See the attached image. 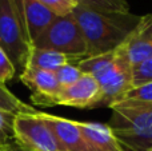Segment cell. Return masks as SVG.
<instances>
[{
	"label": "cell",
	"mask_w": 152,
	"mask_h": 151,
	"mask_svg": "<svg viewBox=\"0 0 152 151\" xmlns=\"http://www.w3.org/2000/svg\"><path fill=\"white\" fill-rule=\"evenodd\" d=\"M0 151H12V149H11V143L5 144V146H1L0 147Z\"/></svg>",
	"instance_id": "7402d4cb"
},
{
	"label": "cell",
	"mask_w": 152,
	"mask_h": 151,
	"mask_svg": "<svg viewBox=\"0 0 152 151\" xmlns=\"http://www.w3.org/2000/svg\"><path fill=\"white\" fill-rule=\"evenodd\" d=\"M68 63H74L69 56L66 54L58 52L52 50H42V48H31L27 66L34 68L44 70V71L56 72L60 67L66 66Z\"/></svg>",
	"instance_id": "4fadbf2b"
},
{
	"label": "cell",
	"mask_w": 152,
	"mask_h": 151,
	"mask_svg": "<svg viewBox=\"0 0 152 151\" xmlns=\"http://www.w3.org/2000/svg\"><path fill=\"white\" fill-rule=\"evenodd\" d=\"M102 90L100 106H110L132 88V67L119 48L112 66L95 79Z\"/></svg>",
	"instance_id": "8992f818"
},
{
	"label": "cell",
	"mask_w": 152,
	"mask_h": 151,
	"mask_svg": "<svg viewBox=\"0 0 152 151\" xmlns=\"http://www.w3.org/2000/svg\"><path fill=\"white\" fill-rule=\"evenodd\" d=\"M16 75L15 66L12 64L11 59L7 56L1 47H0V83L4 84L8 80H11Z\"/></svg>",
	"instance_id": "44dd1931"
},
{
	"label": "cell",
	"mask_w": 152,
	"mask_h": 151,
	"mask_svg": "<svg viewBox=\"0 0 152 151\" xmlns=\"http://www.w3.org/2000/svg\"><path fill=\"white\" fill-rule=\"evenodd\" d=\"M43 5L52 11L56 16L68 15L77 5V0H39Z\"/></svg>",
	"instance_id": "ac0fdd59"
},
{
	"label": "cell",
	"mask_w": 152,
	"mask_h": 151,
	"mask_svg": "<svg viewBox=\"0 0 152 151\" xmlns=\"http://www.w3.org/2000/svg\"><path fill=\"white\" fill-rule=\"evenodd\" d=\"M77 4L96 11L129 12V4L127 0H77Z\"/></svg>",
	"instance_id": "9a60e30c"
},
{
	"label": "cell",
	"mask_w": 152,
	"mask_h": 151,
	"mask_svg": "<svg viewBox=\"0 0 152 151\" xmlns=\"http://www.w3.org/2000/svg\"><path fill=\"white\" fill-rule=\"evenodd\" d=\"M112 111L110 128L124 151L152 149V102L123 99L108 106Z\"/></svg>",
	"instance_id": "7a4b0ae2"
},
{
	"label": "cell",
	"mask_w": 152,
	"mask_h": 151,
	"mask_svg": "<svg viewBox=\"0 0 152 151\" xmlns=\"http://www.w3.org/2000/svg\"><path fill=\"white\" fill-rule=\"evenodd\" d=\"M81 75H83V72L77 68V66L75 63L66 64L55 72V76L61 87H68V86L74 84L80 79Z\"/></svg>",
	"instance_id": "e0dca14e"
},
{
	"label": "cell",
	"mask_w": 152,
	"mask_h": 151,
	"mask_svg": "<svg viewBox=\"0 0 152 151\" xmlns=\"http://www.w3.org/2000/svg\"><path fill=\"white\" fill-rule=\"evenodd\" d=\"M11 149H12V151H21L18 146H16L15 143H13V142H11Z\"/></svg>",
	"instance_id": "603a6c76"
},
{
	"label": "cell",
	"mask_w": 152,
	"mask_h": 151,
	"mask_svg": "<svg viewBox=\"0 0 152 151\" xmlns=\"http://www.w3.org/2000/svg\"><path fill=\"white\" fill-rule=\"evenodd\" d=\"M42 117L52 128L61 149L64 151H94L86 141L79 122L42 112Z\"/></svg>",
	"instance_id": "30bf717a"
},
{
	"label": "cell",
	"mask_w": 152,
	"mask_h": 151,
	"mask_svg": "<svg viewBox=\"0 0 152 151\" xmlns=\"http://www.w3.org/2000/svg\"><path fill=\"white\" fill-rule=\"evenodd\" d=\"M79 127L94 151H124L108 125L79 122Z\"/></svg>",
	"instance_id": "8fae6325"
},
{
	"label": "cell",
	"mask_w": 152,
	"mask_h": 151,
	"mask_svg": "<svg viewBox=\"0 0 152 151\" xmlns=\"http://www.w3.org/2000/svg\"><path fill=\"white\" fill-rule=\"evenodd\" d=\"M102 103V90L92 76L83 74L81 78L68 87H61L56 103L58 106L75 108H95Z\"/></svg>",
	"instance_id": "ba28073f"
},
{
	"label": "cell",
	"mask_w": 152,
	"mask_h": 151,
	"mask_svg": "<svg viewBox=\"0 0 152 151\" xmlns=\"http://www.w3.org/2000/svg\"><path fill=\"white\" fill-rule=\"evenodd\" d=\"M13 143L21 151H64L42 112H20L12 119Z\"/></svg>",
	"instance_id": "5b68a950"
},
{
	"label": "cell",
	"mask_w": 152,
	"mask_h": 151,
	"mask_svg": "<svg viewBox=\"0 0 152 151\" xmlns=\"http://www.w3.org/2000/svg\"><path fill=\"white\" fill-rule=\"evenodd\" d=\"M0 47L15 66L16 75H20L32 48L21 0H0Z\"/></svg>",
	"instance_id": "3957f363"
},
{
	"label": "cell",
	"mask_w": 152,
	"mask_h": 151,
	"mask_svg": "<svg viewBox=\"0 0 152 151\" xmlns=\"http://www.w3.org/2000/svg\"><path fill=\"white\" fill-rule=\"evenodd\" d=\"M19 79L31 90V99L36 106H55L56 98L61 90L55 72L27 66L19 75Z\"/></svg>",
	"instance_id": "52a82bcc"
},
{
	"label": "cell",
	"mask_w": 152,
	"mask_h": 151,
	"mask_svg": "<svg viewBox=\"0 0 152 151\" xmlns=\"http://www.w3.org/2000/svg\"><path fill=\"white\" fill-rule=\"evenodd\" d=\"M152 82V58L132 67V87Z\"/></svg>",
	"instance_id": "2e32d148"
},
{
	"label": "cell",
	"mask_w": 152,
	"mask_h": 151,
	"mask_svg": "<svg viewBox=\"0 0 152 151\" xmlns=\"http://www.w3.org/2000/svg\"><path fill=\"white\" fill-rule=\"evenodd\" d=\"M150 151H152V149H151V150H150Z\"/></svg>",
	"instance_id": "cb8c5ba5"
},
{
	"label": "cell",
	"mask_w": 152,
	"mask_h": 151,
	"mask_svg": "<svg viewBox=\"0 0 152 151\" xmlns=\"http://www.w3.org/2000/svg\"><path fill=\"white\" fill-rule=\"evenodd\" d=\"M32 47L66 54L74 63L88 56L83 32L72 13L56 16L55 20L32 42Z\"/></svg>",
	"instance_id": "277c9868"
},
{
	"label": "cell",
	"mask_w": 152,
	"mask_h": 151,
	"mask_svg": "<svg viewBox=\"0 0 152 151\" xmlns=\"http://www.w3.org/2000/svg\"><path fill=\"white\" fill-rule=\"evenodd\" d=\"M15 115L0 111V147L11 143L12 138V119ZM13 139V138H12Z\"/></svg>",
	"instance_id": "ffe728a7"
},
{
	"label": "cell",
	"mask_w": 152,
	"mask_h": 151,
	"mask_svg": "<svg viewBox=\"0 0 152 151\" xmlns=\"http://www.w3.org/2000/svg\"><path fill=\"white\" fill-rule=\"evenodd\" d=\"M123 99H136V100L152 102V82L145 83L143 86H137V87H132L119 100H123Z\"/></svg>",
	"instance_id": "d6986e66"
},
{
	"label": "cell",
	"mask_w": 152,
	"mask_h": 151,
	"mask_svg": "<svg viewBox=\"0 0 152 151\" xmlns=\"http://www.w3.org/2000/svg\"><path fill=\"white\" fill-rule=\"evenodd\" d=\"M0 111L16 115V114H20V112L35 111V108L28 106L27 103H24L23 100H20L4 84L0 83Z\"/></svg>",
	"instance_id": "5bb4252c"
},
{
	"label": "cell",
	"mask_w": 152,
	"mask_h": 151,
	"mask_svg": "<svg viewBox=\"0 0 152 151\" xmlns=\"http://www.w3.org/2000/svg\"><path fill=\"white\" fill-rule=\"evenodd\" d=\"M71 13L83 32L88 56L115 51L142 20V16L131 12L96 11L80 4L76 5Z\"/></svg>",
	"instance_id": "6da1fadb"
},
{
	"label": "cell",
	"mask_w": 152,
	"mask_h": 151,
	"mask_svg": "<svg viewBox=\"0 0 152 151\" xmlns=\"http://www.w3.org/2000/svg\"><path fill=\"white\" fill-rule=\"evenodd\" d=\"M118 48L127 58L131 67L152 58V15L142 16L137 27Z\"/></svg>",
	"instance_id": "9c48e42d"
},
{
	"label": "cell",
	"mask_w": 152,
	"mask_h": 151,
	"mask_svg": "<svg viewBox=\"0 0 152 151\" xmlns=\"http://www.w3.org/2000/svg\"><path fill=\"white\" fill-rule=\"evenodd\" d=\"M26 26L31 43L56 19V15L39 0H21Z\"/></svg>",
	"instance_id": "7c38bea8"
}]
</instances>
